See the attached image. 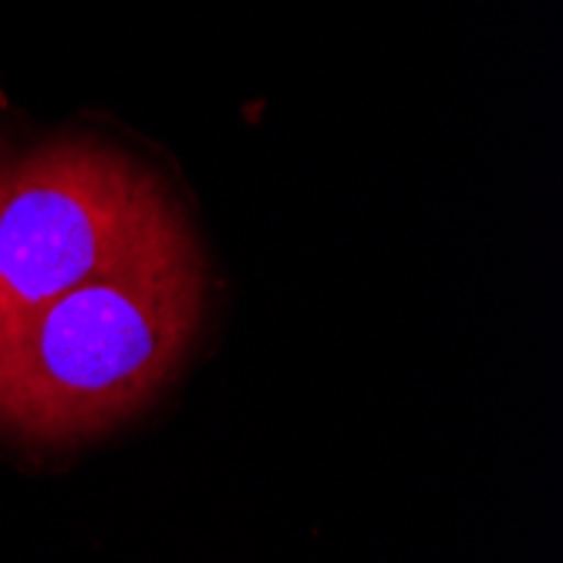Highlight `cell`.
Wrapping results in <instances>:
<instances>
[{"instance_id":"obj_1","label":"cell","mask_w":563,"mask_h":563,"mask_svg":"<svg viewBox=\"0 0 563 563\" xmlns=\"http://www.w3.org/2000/svg\"><path fill=\"white\" fill-rule=\"evenodd\" d=\"M207 274L189 227L44 303L0 338V429L71 442L119 426L179 368Z\"/></svg>"},{"instance_id":"obj_2","label":"cell","mask_w":563,"mask_h":563,"mask_svg":"<svg viewBox=\"0 0 563 563\" xmlns=\"http://www.w3.org/2000/svg\"><path fill=\"white\" fill-rule=\"evenodd\" d=\"M179 230L159 179L109 145L62 139L0 166V338Z\"/></svg>"}]
</instances>
